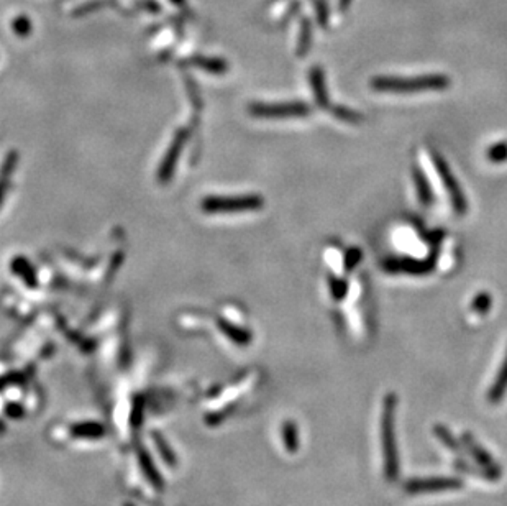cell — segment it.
<instances>
[{"mask_svg": "<svg viewBox=\"0 0 507 506\" xmlns=\"http://www.w3.org/2000/svg\"><path fill=\"white\" fill-rule=\"evenodd\" d=\"M187 138H189V132H187V130H179V132L175 135V138H172L171 145H169V150L166 152V154H164L161 166H159L158 170V180L161 182H168L172 178V175H175L177 160H179L181 152L184 150Z\"/></svg>", "mask_w": 507, "mask_h": 506, "instance_id": "cell-7", "label": "cell"}, {"mask_svg": "<svg viewBox=\"0 0 507 506\" xmlns=\"http://www.w3.org/2000/svg\"><path fill=\"white\" fill-rule=\"evenodd\" d=\"M332 114L337 117L338 120L341 122H346V124H361L363 122V115L360 114V112L356 110H351L348 109V107H344V106H337V107H332Z\"/></svg>", "mask_w": 507, "mask_h": 506, "instance_id": "cell-16", "label": "cell"}, {"mask_svg": "<svg viewBox=\"0 0 507 506\" xmlns=\"http://www.w3.org/2000/svg\"><path fill=\"white\" fill-rule=\"evenodd\" d=\"M487 160L491 163H506L507 161V142H499L491 145L486 152Z\"/></svg>", "mask_w": 507, "mask_h": 506, "instance_id": "cell-18", "label": "cell"}, {"mask_svg": "<svg viewBox=\"0 0 507 506\" xmlns=\"http://www.w3.org/2000/svg\"><path fill=\"white\" fill-rule=\"evenodd\" d=\"M434 434H435V438L439 439L445 447L450 449V451L457 454V456H460V454H462V449H460L458 440L455 439V435L452 433H450V429L445 428V426L435 424L434 426Z\"/></svg>", "mask_w": 507, "mask_h": 506, "instance_id": "cell-14", "label": "cell"}, {"mask_svg": "<svg viewBox=\"0 0 507 506\" xmlns=\"http://www.w3.org/2000/svg\"><path fill=\"white\" fill-rule=\"evenodd\" d=\"M12 268L18 276H20L23 281H25L28 287L35 288L36 284H38V281H36L35 270H33V266L30 265V261H28V260L15 259V260H13V263H12Z\"/></svg>", "mask_w": 507, "mask_h": 506, "instance_id": "cell-13", "label": "cell"}, {"mask_svg": "<svg viewBox=\"0 0 507 506\" xmlns=\"http://www.w3.org/2000/svg\"><path fill=\"white\" fill-rule=\"evenodd\" d=\"M383 268L391 273H407V275H427L434 271V261L432 260H416V259H389L383 263Z\"/></svg>", "mask_w": 507, "mask_h": 506, "instance_id": "cell-9", "label": "cell"}, {"mask_svg": "<svg viewBox=\"0 0 507 506\" xmlns=\"http://www.w3.org/2000/svg\"><path fill=\"white\" fill-rule=\"evenodd\" d=\"M463 482L452 477H435V479H416L409 480L404 489L409 493H440V491L460 490Z\"/></svg>", "mask_w": 507, "mask_h": 506, "instance_id": "cell-6", "label": "cell"}, {"mask_svg": "<svg viewBox=\"0 0 507 506\" xmlns=\"http://www.w3.org/2000/svg\"><path fill=\"white\" fill-rule=\"evenodd\" d=\"M396 406L397 398L394 393L384 398L383 414H381V444H383V461L384 473L389 482H394L399 475V457L396 446Z\"/></svg>", "mask_w": 507, "mask_h": 506, "instance_id": "cell-1", "label": "cell"}, {"mask_svg": "<svg viewBox=\"0 0 507 506\" xmlns=\"http://www.w3.org/2000/svg\"><path fill=\"white\" fill-rule=\"evenodd\" d=\"M491 304H492V299L490 294L480 293L475 299H473L471 309H473V312H476V314H486L491 309Z\"/></svg>", "mask_w": 507, "mask_h": 506, "instance_id": "cell-19", "label": "cell"}, {"mask_svg": "<svg viewBox=\"0 0 507 506\" xmlns=\"http://www.w3.org/2000/svg\"><path fill=\"white\" fill-rule=\"evenodd\" d=\"M360 260H361V250H360V248L358 247L350 248V250L345 253V271H346V273L353 271L356 268V265L360 263Z\"/></svg>", "mask_w": 507, "mask_h": 506, "instance_id": "cell-22", "label": "cell"}, {"mask_svg": "<svg viewBox=\"0 0 507 506\" xmlns=\"http://www.w3.org/2000/svg\"><path fill=\"white\" fill-rule=\"evenodd\" d=\"M17 31L20 35H28L30 34V23H28L27 18H20V20H17Z\"/></svg>", "mask_w": 507, "mask_h": 506, "instance_id": "cell-23", "label": "cell"}, {"mask_svg": "<svg viewBox=\"0 0 507 506\" xmlns=\"http://www.w3.org/2000/svg\"><path fill=\"white\" fill-rule=\"evenodd\" d=\"M328 287H330V294L335 301H341L346 296V291H348V284H346L345 280L337 278V276L330 275L328 278Z\"/></svg>", "mask_w": 507, "mask_h": 506, "instance_id": "cell-17", "label": "cell"}, {"mask_svg": "<svg viewBox=\"0 0 507 506\" xmlns=\"http://www.w3.org/2000/svg\"><path fill=\"white\" fill-rule=\"evenodd\" d=\"M192 64L199 66L204 71L212 73V74H223L227 73V63L222 59H215V58H196L192 59Z\"/></svg>", "mask_w": 507, "mask_h": 506, "instance_id": "cell-15", "label": "cell"}, {"mask_svg": "<svg viewBox=\"0 0 507 506\" xmlns=\"http://www.w3.org/2000/svg\"><path fill=\"white\" fill-rule=\"evenodd\" d=\"M450 86V78L443 74H422L412 78L378 76L371 79V87L381 92H422L442 91Z\"/></svg>", "mask_w": 507, "mask_h": 506, "instance_id": "cell-2", "label": "cell"}, {"mask_svg": "<svg viewBox=\"0 0 507 506\" xmlns=\"http://www.w3.org/2000/svg\"><path fill=\"white\" fill-rule=\"evenodd\" d=\"M507 393V350L504 355V360H502L499 372H497L494 382L487 391V401L492 403V405H497V403L502 401V398L506 396Z\"/></svg>", "mask_w": 507, "mask_h": 506, "instance_id": "cell-12", "label": "cell"}, {"mask_svg": "<svg viewBox=\"0 0 507 506\" xmlns=\"http://www.w3.org/2000/svg\"><path fill=\"white\" fill-rule=\"evenodd\" d=\"M309 81H311V87L314 91V97H316L317 106L322 107V109H327L328 104H330V101H328L325 76H323V71L321 69V66H314L311 69Z\"/></svg>", "mask_w": 507, "mask_h": 506, "instance_id": "cell-10", "label": "cell"}, {"mask_svg": "<svg viewBox=\"0 0 507 506\" xmlns=\"http://www.w3.org/2000/svg\"><path fill=\"white\" fill-rule=\"evenodd\" d=\"M265 201L261 196L248 194V196H232V198H205L202 201V210L207 214H233V212H247V210L261 209Z\"/></svg>", "mask_w": 507, "mask_h": 506, "instance_id": "cell-3", "label": "cell"}, {"mask_svg": "<svg viewBox=\"0 0 507 506\" xmlns=\"http://www.w3.org/2000/svg\"><path fill=\"white\" fill-rule=\"evenodd\" d=\"M463 442L469 451V454H471V457L475 458V462L478 463V465H481L483 468H485V472L487 473V479L490 480L499 479L501 470H499V467H497V463L494 462V458H492L490 454H487L485 449H483L480 444L476 442L475 438H473L469 433H464Z\"/></svg>", "mask_w": 507, "mask_h": 506, "instance_id": "cell-8", "label": "cell"}, {"mask_svg": "<svg viewBox=\"0 0 507 506\" xmlns=\"http://www.w3.org/2000/svg\"><path fill=\"white\" fill-rule=\"evenodd\" d=\"M220 327H222L225 334H228L235 340L242 342V344H245V342H250V334H248L247 331H242V329H238V327L228 326L227 322H220Z\"/></svg>", "mask_w": 507, "mask_h": 506, "instance_id": "cell-21", "label": "cell"}, {"mask_svg": "<svg viewBox=\"0 0 507 506\" xmlns=\"http://www.w3.org/2000/svg\"><path fill=\"white\" fill-rule=\"evenodd\" d=\"M412 178H414L419 203L424 205V208H430V205L434 204V191H432V186L429 180H427L425 173L422 171V168L414 166V170H412Z\"/></svg>", "mask_w": 507, "mask_h": 506, "instance_id": "cell-11", "label": "cell"}, {"mask_svg": "<svg viewBox=\"0 0 507 506\" xmlns=\"http://www.w3.org/2000/svg\"><path fill=\"white\" fill-rule=\"evenodd\" d=\"M283 434H284V442H286V447H288V451H291V452L297 451V431H295V426L293 423L286 424Z\"/></svg>", "mask_w": 507, "mask_h": 506, "instance_id": "cell-20", "label": "cell"}, {"mask_svg": "<svg viewBox=\"0 0 507 506\" xmlns=\"http://www.w3.org/2000/svg\"><path fill=\"white\" fill-rule=\"evenodd\" d=\"M430 154H432V160H434L435 170L440 176V181H442V185H443V189L447 191L450 196V201H452L453 210L457 212V215H464V212L468 210V203H466V198H464V193L462 191V187H460V182L457 181V178H455L452 170H450L448 163L445 161L439 153L432 152Z\"/></svg>", "mask_w": 507, "mask_h": 506, "instance_id": "cell-4", "label": "cell"}, {"mask_svg": "<svg viewBox=\"0 0 507 506\" xmlns=\"http://www.w3.org/2000/svg\"><path fill=\"white\" fill-rule=\"evenodd\" d=\"M250 114L263 119H286V117H306L311 107L306 102H276V104H251Z\"/></svg>", "mask_w": 507, "mask_h": 506, "instance_id": "cell-5", "label": "cell"}]
</instances>
